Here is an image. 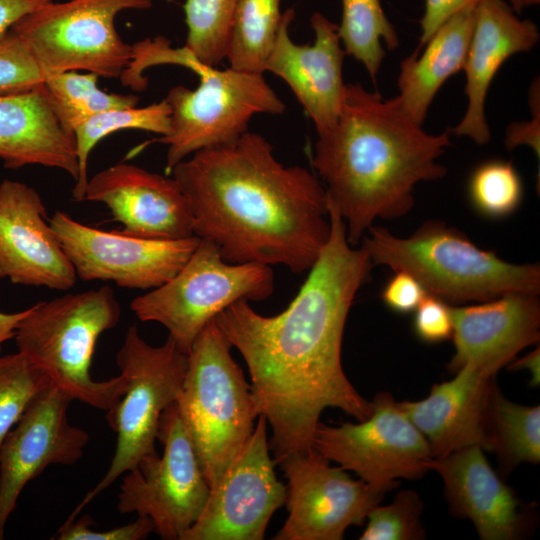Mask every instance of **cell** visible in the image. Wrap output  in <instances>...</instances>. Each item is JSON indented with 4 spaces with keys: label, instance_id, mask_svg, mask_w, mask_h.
Returning a JSON list of instances; mask_svg holds the SVG:
<instances>
[{
    "label": "cell",
    "instance_id": "1",
    "mask_svg": "<svg viewBox=\"0 0 540 540\" xmlns=\"http://www.w3.org/2000/svg\"><path fill=\"white\" fill-rule=\"evenodd\" d=\"M328 209L329 240L283 312L264 316L239 300L215 317L248 367L258 416L272 430L275 464L313 449L326 408H338L357 421L373 410L347 379L341 350L350 307L374 265L362 247L348 242L339 212L330 204Z\"/></svg>",
    "mask_w": 540,
    "mask_h": 540
},
{
    "label": "cell",
    "instance_id": "2",
    "mask_svg": "<svg viewBox=\"0 0 540 540\" xmlns=\"http://www.w3.org/2000/svg\"><path fill=\"white\" fill-rule=\"evenodd\" d=\"M170 173L188 201L193 234L226 262L302 273L329 240L325 187L308 169L280 163L258 133L200 149Z\"/></svg>",
    "mask_w": 540,
    "mask_h": 540
},
{
    "label": "cell",
    "instance_id": "3",
    "mask_svg": "<svg viewBox=\"0 0 540 540\" xmlns=\"http://www.w3.org/2000/svg\"><path fill=\"white\" fill-rule=\"evenodd\" d=\"M449 146L450 131H424L398 96L385 99L361 83L345 84L339 118L317 132L312 163L348 242L357 245L376 219L406 215L415 186L447 174L438 159Z\"/></svg>",
    "mask_w": 540,
    "mask_h": 540
},
{
    "label": "cell",
    "instance_id": "4",
    "mask_svg": "<svg viewBox=\"0 0 540 540\" xmlns=\"http://www.w3.org/2000/svg\"><path fill=\"white\" fill-rule=\"evenodd\" d=\"M366 232L361 247L373 265L411 274L427 294L449 305L540 292L539 264L504 261L443 221H426L405 238L383 226L372 225Z\"/></svg>",
    "mask_w": 540,
    "mask_h": 540
},
{
    "label": "cell",
    "instance_id": "5",
    "mask_svg": "<svg viewBox=\"0 0 540 540\" xmlns=\"http://www.w3.org/2000/svg\"><path fill=\"white\" fill-rule=\"evenodd\" d=\"M121 309L109 286L69 293L30 307L20 322L15 342L73 400L110 410L126 390L120 374L105 381L92 378L96 343L120 320Z\"/></svg>",
    "mask_w": 540,
    "mask_h": 540
},
{
    "label": "cell",
    "instance_id": "6",
    "mask_svg": "<svg viewBox=\"0 0 540 540\" xmlns=\"http://www.w3.org/2000/svg\"><path fill=\"white\" fill-rule=\"evenodd\" d=\"M231 347L215 318L210 320L188 352L175 401L210 488L240 453L258 417L251 386Z\"/></svg>",
    "mask_w": 540,
    "mask_h": 540
},
{
    "label": "cell",
    "instance_id": "7",
    "mask_svg": "<svg viewBox=\"0 0 540 540\" xmlns=\"http://www.w3.org/2000/svg\"><path fill=\"white\" fill-rule=\"evenodd\" d=\"M116 363L126 381V390L106 412L117 435L115 453L108 470L68 517L72 520L96 496L144 457L156 454L155 440L162 413L175 403L187 370L188 353L168 336L152 346L135 325L128 328Z\"/></svg>",
    "mask_w": 540,
    "mask_h": 540
},
{
    "label": "cell",
    "instance_id": "8",
    "mask_svg": "<svg viewBox=\"0 0 540 540\" xmlns=\"http://www.w3.org/2000/svg\"><path fill=\"white\" fill-rule=\"evenodd\" d=\"M273 288L269 265L226 262L213 243L200 239L182 268L163 285L135 297L130 309L140 321L164 326L188 353L206 324L222 310L239 300H266Z\"/></svg>",
    "mask_w": 540,
    "mask_h": 540
},
{
    "label": "cell",
    "instance_id": "9",
    "mask_svg": "<svg viewBox=\"0 0 540 540\" xmlns=\"http://www.w3.org/2000/svg\"><path fill=\"white\" fill-rule=\"evenodd\" d=\"M187 68L199 76V86L194 90L176 86L168 92L170 131L153 140L168 146L167 174L196 151L241 136L255 114H283L286 110L263 74L230 67L219 70L196 58Z\"/></svg>",
    "mask_w": 540,
    "mask_h": 540
},
{
    "label": "cell",
    "instance_id": "10",
    "mask_svg": "<svg viewBox=\"0 0 540 540\" xmlns=\"http://www.w3.org/2000/svg\"><path fill=\"white\" fill-rule=\"evenodd\" d=\"M152 0L49 1L10 29L33 55L44 74L84 70L120 77L132 60V45L115 27L125 10L147 9Z\"/></svg>",
    "mask_w": 540,
    "mask_h": 540
},
{
    "label": "cell",
    "instance_id": "11",
    "mask_svg": "<svg viewBox=\"0 0 540 540\" xmlns=\"http://www.w3.org/2000/svg\"><path fill=\"white\" fill-rule=\"evenodd\" d=\"M157 439L163 453L142 458L122 476L117 508L151 519L164 540H181L201 515L210 487L176 403L164 410Z\"/></svg>",
    "mask_w": 540,
    "mask_h": 540
},
{
    "label": "cell",
    "instance_id": "12",
    "mask_svg": "<svg viewBox=\"0 0 540 540\" xmlns=\"http://www.w3.org/2000/svg\"><path fill=\"white\" fill-rule=\"evenodd\" d=\"M371 404V415L358 423L330 426L319 422L313 448L386 492L399 484V478L423 477L434 459L426 438L390 393H377Z\"/></svg>",
    "mask_w": 540,
    "mask_h": 540
},
{
    "label": "cell",
    "instance_id": "13",
    "mask_svg": "<svg viewBox=\"0 0 540 540\" xmlns=\"http://www.w3.org/2000/svg\"><path fill=\"white\" fill-rule=\"evenodd\" d=\"M77 278L111 281L128 289H154L170 280L200 242L193 235L179 240L136 237L105 231L56 211L50 219Z\"/></svg>",
    "mask_w": 540,
    "mask_h": 540
},
{
    "label": "cell",
    "instance_id": "14",
    "mask_svg": "<svg viewBox=\"0 0 540 540\" xmlns=\"http://www.w3.org/2000/svg\"><path fill=\"white\" fill-rule=\"evenodd\" d=\"M314 448L279 460L288 484V517L275 540H341L351 525H362L386 491L329 465Z\"/></svg>",
    "mask_w": 540,
    "mask_h": 540
},
{
    "label": "cell",
    "instance_id": "15",
    "mask_svg": "<svg viewBox=\"0 0 540 540\" xmlns=\"http://www.w3.org/2000/svg\"><path fill=\"white\" fill-rule=\"evenodd\" d=\"M267 421L258 416L252 435L209 496L197 521L181 540H261L286 502V486L275 473Z\"/></svg>",
    "mask_w": 540,
    "mask_h": 540
},
{
    "label": "cell",
    "instance_id": "16",
    "mask_svg": "<svg viewBox=\"0 0 540 540\" xmlns=\"http://www.w3.org/2000/svg\"><path fill=\"white\" fill-rule=\"evenodd\" d=\"M72 397L51 384L28 404L0 446V540L27 483L50 465H73L89 442L70 423Z\"/></svg>",
    "mask_w": 540,
    "mask_h": 540
},
{
    "label": "cell",
    "instance_id": "17",
    "mask_svg": "<svg viewBox=\"0 0 540 540\" xmlns=\"http://www.w3.org/2000/svg\"><path fill=\"white\" fill-rule=\"evenodd\" d=\"M38 192L10 179L0 183V279L58 291L77 276L50 222Z\"/></svg>",
    "mask_w": 540,
    "mask_h": 540
},
{
    "label": "cell",
    "instance_id": "18",
    "mask_svg": "<svg viewBox=\"0 0 540 540\" xmlns=\"http://www.w3.org/2000/svg\"><path fill=\"white\" fill-rule=\"evenodd\" d=\"M294 18L292 8L282 13L265 71L289 85L318 132L333 126L339 118L345 91L342 77L345 52L338 25L320 12L310 18L314 43H294L289 35Z\"/></svg>",
    "mask_w": 540,
    "mask_h": 540
},
{
    "label": "cell",
    "instance_id": "19",
    "mask_svg": "<svg viewBox=\"0 0 540 540\" xmlns=\"http://www.w3.org/2000/svg\"><path fill=\"white\" fill-rule=\"evenodd\" d=\"M84 200L103 203L123 233L155 240L193 236L188 201L177 181L119 163L88 179Z\"/></svg>",
    "mask_w": 540,
    "mask_h": 540
},
{
    "label": "cell",
    "instance_id": "20",
    "mask_svg": "<svg viewBox=\"0 0 540 540\" xmlns=\"http://www.w3.org/2000/svg\"><path fill=\"white\" fill-rule=\"evenodd\" d=\"M450 311L452 373L470 364L494 377L521 350L539 342L538 294L512 292L473 305H451Z\"/></svg>",
    "mask_w": 540,
    "mask_h": 540
},
{
    "label": "cell",
    "instance_id": "21",
    "mask_svg": "<svg viewBox=\"0 0 540 540\" xmlns=\"http://www.w3.org/2000/svg\"><path fill=\"white\" fill-rule=\"evenodd\" d=\"M537 25L520 19L506 0H482L476 7L474 30L463 71L464 93L468 97L462 120L452 129L458 137H467L478 145L490 140L485 116V100L493 78L512 55L528 52L538 43Z\"/></svg>",
    "mask_w": 540,
    "mask_h": 540
},
{
    "label": "cell",
    "instance_id": "22",
    "mask_svg": "<svg viewBox=\"0 0 540 540\" xmlns=\"http://www.w3.org/2000/svg\"><path fill=\"white\" fill-rule=\"evenodd\" d=\"M492 376L466 364L419 401L398 402L423 434L434 459L470 446L487 450L486 416Z\"/></svg>",
    "mask_w": 540,
    "mask_h": 540
},
{
    "label": "cell",
    "instance_id": "23",
    "mask_svg": "<svg viewBox=\"0 0 540 540\" xmlns=\"http://www.w3.org/2000/svg\"><path fill=\"white\" fill-rule=\"evenodd\" d=\"M477 445L433 459L430 465L443 479L445 495L455 515L469 519L483 540H511L519 532L518 500L492 469Z\"/></svg>",
    "mask_w": 540,
    "mask_h": 540
},
{
    "label": "cell",
    "instance_id": "24",
    "mask_svg": "<svg viewBox=\"0 0 540 540\" xmlns=\"http://www.w3.org/2000/svg\"><path fill=\"white\" fill-rule=\"evenodd\" d=\"M0 160L9 169L41 165L77 180L74 137L57 120L43 85L0 94Z\"/></svg>",
    "mask_w": 540,
    "mask_h": 540
},
{
    "label": "cell",
    "instance_id": "25",
    "mask_svg": "<svg viewBox=\"0 0 540 540\" xmlns=\"http://www.w3.org/2000/svg\"><path fill=\"white\" fill-rule=\"evenodd\" d=\"M476 7H467L446 20L423 46L400 64L398 98L420 126L444 82L463 69L472 38Z\"/></svg>",
    "mask_w": 540,
    "mask_h": 540
},
{
    "label": "cell",
    "instance_id": "26",
    "mask_svg": "<svg viewBox=\"0 0 540 540\" xmlns=\"http://www.w3.org/2000/svg\"><path fill=\"white\" fill-rule=\"evenodd\" d=\"M487 450L510 471L522 463L540 461V407L506 399L492 382L486 416Z\"/></svg>",
    "mask_w": 540,
    "mask_h": 540
},
{
    "label": "cell",
    "instance_id": "27",
    "mask_svg": "<svg viewBox=\"0 0 540 540\" xmlns=\"http://www.w3.org/2000/svg\"><path fill=\"white\" fill-rule=\"evenodd\" d=\"M171 109L162 100L159 103L136 108H116L94 114L73 129L78 160V178L72 194L75 201H83L88 183V159L96 144L106 136L123 129H139L165 136L170 131Z\"/></svg>",
    "mask_w": 540,
    "mask_h": 540
},
{
    "label": "cell",
    "instance_id": "28",
    "mask_svg": "<svg viewBox=\"0 0 540 540\" xmlns=\"http://www.w3.org/2000/svg\"><path fill=\"white\" fill-rule=\"evenodd\" d=\"M342 16L338 34L345 54L354 57L366 68L375 82L386 56L382 46L394 50L399 38L387 18L380 0H341Z\"/></svg>",
    "mask_w": 540,
    "mask_h": 540
},
{
    "label": "cell",
    "instance_id": "29",
    "mask_svg": "<svg viewBox=\"0 0 540 540\" xmlns=\"http://www.w3.org/2000/svg\"><path fill=\"white\" fill-rule=\"evenodd\" d=\"M281 0H238L227 57L230 68L263 74L281 21Z\"/></svg>",
    "mask_w": 540,
    "mask_h": 540
},
{
    "label": "cell",
    "instance_id": "30",
    "mask_svg": "<svg viewBox=\"0 0 540 540\" xmlns=\"http://www.w3.org/2000/svg\"><path fill=\"white\" fill-rule=\"evenodd\" d=\"M98 77L76 71L45 74L43 86L52 110L71 136L74 127L86 118L111 109L135 107L139 101L133 94L104 92L97 87Z\"/></svg>",
    "mask_w": 540,
    "mask_h": 540
},
{
    "label": "cell",
    "instance_id": "31",
    "mask_svg": "<svg viewBox=\"0 0 540 540\" xmlns=\"http://www.w3.org/2000/svg\"><path fill=\"white\" fill-rule=\"evenodd\" d=\"M238 0H185V48L202 64L216 67L227 57Z\"/></svg>",
    "mask_w": 540,
    "mask_h": 540
},
{
    "label": "cell",
    "instance_id": "32",
    "mask_svg": "<svg viewBox=\"0 0 540 540\" xmlns=\"http://www.w3.org/2000/svg\"><path fill=\"white\" fill-rule=\"evenodd\" d=\"M468 195L472 206L481 215L492 219L504 218L519 208L523 183L511 162L490 160L472 172Z\"/></svg>",
    "mask_w": 540,
    "mask_h": 540
},
{
    "label": "cell",
    "instance_id": "33",
    "mask_svg": "<svg viewBox=\"0 0 540 540\" xmlns=\"http://www.w3.org/2000/svg\"><path fill=\"white\" fill-rule=\"evenodd\" d=\"M51 384L46 373L23 353L0 356V446L31 400Z\"/></svg>",
    "mask_w": 540,
    "mask_h": 540
},
{
    "label": "cell",
    "instance_id": "34",
    "mask_svg": "<svg viewBox=\"0 0 540 540\" xmlns=\"http://www.w3.org/2000/svg\"><path fill=\"white\" fill-rule=\"evenodd\" d=\"M423 503L412 490L397 493L392 503L373 507L361 540H418L425 538L421 523Z\"/></svg>",
    "mask_w": 540,
    "mask_h": 540
},
{
    "label": "cell",
    "instance_id": "35",
    "mask_svg": "<svg viewBox=\"0 0 540 540\" xmlns=\"http://www.w3.org/2000/svg\"><path fill=\"white\" fill-rule=\"evenodd\" d=\"M45 74L22 40L9 31L0 39V94L21 93L43 85Z\"/></svg>",
    "mask_w": 540,
    "mask_h": 540
},
{
    "label": "cell",
    "instance_id": "36",
    "mask_svg": "<svg viewBox=\"0 0 540 540\" xmlns=\"http://www.w3.org/2000/svg\"><path fill=\"white\" fill-rule=\"evenodd\" d=\"M93 520L88 515L80 519L66 520L58 529L55 539L58 540H141L154 532V524L150 518L138 516L126 525L97 531L92 528Z\"/></svg>",
    "mask_w": 540,
    "mask_h": 540
},
{
    "label": "cell",
    "instance_id": "37",
    "mask_svg": "<svg viewBox=\"0 0 540 540\" xmlns=\"http://www.w3.org/2000/svg\"><path fill=\"white\" fill-rule=\"evenodd\" d=\"M451 305L427 294L415 309L413 328L419 339L439 343L452 337Z\"/></svg>",
    "mask_w": 540,
    "mask_h": 540
},
{
    "label": "cell",
    "instance_id": "38",
    "mask_svg": "<svg viewBox=\"0 0 540 540\" xmlns=\"http://www.w3.org/2000/svg\"><path fill=\"white\" fill-rule=\"evenodd\" d=\"M394 273L381 292L384 304L392 311L401 314L415 311L427 295L426 291L411 274L405 271H394Z\"/></svg>",
    "mask_w": 540,
    "mask_h": 540
},
{
    "label": "cell",
    "instance_id": "39",
    "mask_svg": "<svg viewBox=\"0 0 540 540\" xmlns=\"http://www.w3.org/2000/svg\"><path fill=\"white\" fill-rule=\"evenodd\" d=\"M540 90L539 78L531 83L529 88V106L532 119L524 122L511 123L506 129L505 147L508 151L520 145H528L536 154L540 155Z\"/></svg>",
    "mask_w": 540,
    "mask_h": 540
},
{
    "label": "cell",
    "instance_id": "40",
    "mask_svg": "<svg viewBox=\"0 0 540 540\" xmlns=\"http://www.w3.org/2000/svg\"><path fill=\"white\" fill-rule=\"evenodd\" d=\"M482 0H425L424 13L420 20L421 37L416 53L426 44L434 32L459 11L477 6Z\"/></svg>",
    "mask_w": 540,
    "mask_h": 540
},
{
    "label": "cell",
    "instance_id": "41",
    "mask_svg": "<svg viewBox=\"0 0 540 540\" xmlns=\"http://www.w3.org/2000/svg\"><path fill=\"white\" fill-rule=\"evenodd\" d=\"M51 0H0V39L25 15Z\"/></svg>",
    "mask_w": 540,
    "mask_h": 540
},
{
    "label": "cell",
    "instance_id": "42",
    "mask_svg": "<svg viewBox=\"0 0 540 540\" xmlns=\"http://www.w3.org/2000/svg\"><path fill=\"white\" fill-rule=\"evenodd\" d=\"M30 307L14 313L0 312V352L2 345L10 339H13L20 322L29 313Z\"/></svg>",
    "mask_w": 540,
    "mask_h": 540
},
{
    "label": "cell",
    "instance_id": "43",
    "mask_svg": "<svg viewBox=\"0 0 540 540\" xmlns=\"http://www.w3.org/2000/svg\"><path fill=\"white\" fill-rule=\"evenodd\" d=\"M539 347L531 353L527 354L523 358L515 361L511 364V369H525L531 374V383L534 386H538L540 383V370H539Z\"/></svg>",
    "mask_w": 540,
    "mask_h": 540
},
{
    "label": "cell",
    "instance_id": "44",
    "mask_svg": "<svg viewBox=\"0 0 540 540\" xmlns=\"http://www.w3.org/2000/svg\"><path fill=\"white\" fill-rule=\"evenodd\" d=\"M512 9L520 14L525 8L534 6L540 3V0H506Z\"/></svg>",
    "mask_w": 540,
    "mask_h": 540
},
{
    "label": "cell",
    "instance_id": "45",
    "mask_svg": "<svg viewBox=\"0 0 540 540\" xmlns=\"http://www.w3.org/2000/svg\"><path fill=\"white\" fill-rule=\"evenodd\" d=\"M51 1H53V0H51Z\"/></svg>",
    "mask_w": 540,
    "mask_h": 540
}]
</instances>
